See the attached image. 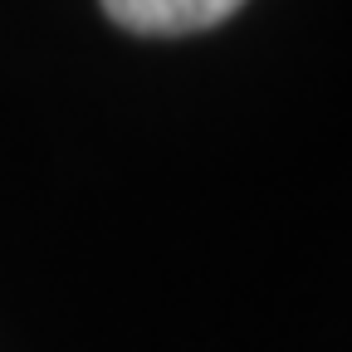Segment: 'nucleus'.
I'll return each mask as SVG.
<instances>
[{
	"label": "nucleus",
	"instance_id": "1",
	"mask_svg": "<svg viewBox=\"0 0 352 352\" xmlns=\"http://www.w3.org/2000/svg\"><path fill=\"white\" fill-rule=\"evenodd\" d=\"M245 0H103L108 20L138 34H191L230 20Z\"/></svg>",
	"mask_w": 352,
	"mask_h": 352
}]
</instances>
